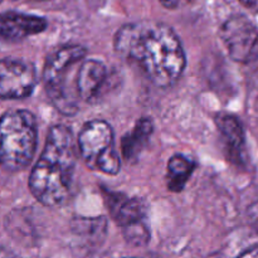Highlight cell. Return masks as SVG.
<instances>
[{
  "label": "cell",
  "instance_id": "6da1fadb",
  "mask_svg": "<svg viewBox=\"0 0 258 258\" xmlns=\"http://www.w3.org/2000/svg\"><path fill=\"white\" fill-rule=\"evenodd\" d=\"M113 44L117 54L156 87L173 86L185 70L180 39L165 23L143 20L123 25L116 33Z\"/></svg>",
  "mask_w": 258,
  "mask_h": 258
},
{
  "label": "cell",
  "instance_id": "7a4b0ae2",
  "mask_svg": "<svg viewBox=\"0 0 258 258\" xmlns=\"http://www.w3.org/2000/svg\"><path fill=\"white\" fill-rule=\"evenodd\" d=\"M76 168V150L72 131L64 125L49 130L39 160L33 166L29 189L45 207H57L70 197Z\"/></svg>",
  "mask_w": 258,
  "mask_h": 258
},
{
  "label": "cell",
  "instance_id": "3957f363",
  "mask_svg": "<svg viewBox=\"0 0 258 258\" xmlns=\"http://www.w3.org/2000/svg\"><path fill=\"white\" fill-rule=\"evenodd\" d=\"M87 50L81 45H67L48 57L43 70V82L53 105L63 115H75L78 110L77 87L70 83L73 68L85 59Z\"/></svg>",
  "mask_w": 258,
  "mask_h": 258
},
{
  "label": "cell",
  "instance_id": "277c9868",
  "mask_svg": "<svg viewBox=\"0 0 258 258\" xmlns=\"http://www.w3.org/2000/svg\"><path fill=\"white\" fill-rule=\"evenodd\" d=\"M3 168L19 171L27 168L37 149V121L25 110H12L3 115L2 125Z\"/></svg>",
  "mask_w": 258,
  "mask_h": 258
},
{
  "label": "cell",
  "instance_id": "5b68a950",
  "mask_svg": "<svg viewBox=\"0 0 258 258\" xmlns=\"http://www.w3.org/2000/svg\"><path fill=\"white\" fill-rule=\"evenodd\" d=\"M78 148L86 165L107 175L120 171L121 161L115 150L112 127L106 121L92 120L83 125L78 135Z\"/></svg>",
  "mask_w": 258,
  "mask_h": 258
},
{
  "label": "cell",
  "instance_id": "8992f818",
  "mask_svg": "<svg viewBox=\"0 0 258 258\" xmlns=\"http://www.w3.org/2000/svg\"><path fill=\"white\" fill-rule=\"evenodd\" d=\"M221 39L236 62L247 63L258 55V28L244 15H233L223 23Z\"/></svg>",
  "mask_w": 258,
  "mask_h": 258
},
{
  "label": "cell",
  "instance_id": "52a82bcc",
  "mask_svg": "<svg viewBox=\"0 0 258 258\" xmlns=\"http://www.w3.org/2000/svg\"><path fill=\"white\" fill-rule=\"evenodd\" d=\"M37 85V73L29 62L18 58H3L0 63V96L3 100L29 97Z\"/></svg>",
  "mask_w": 258,
  "mask_h": 258
},
{
  "label": "cell",
  "instance_id": "ba28073f",
  "mask_svg": "<svg viewBox=\"0 0 258 258\" xmlns=\"http://www.w3.org/2000/svg\"><path fill=\"white\" fill-rule=\"evenodd\" d=\"M47 28V20L37 15L23 13H3L0 22V34L4 40L15 42L29 35L38 34Z\"/></svg>",
  "mask_w": 258,
  "mask_h": 258
},
{
  "label": "cell",
  "instance_id": "9c48e42d",
  "mask_svg": "<svg viewBox=\"0 0 258 258\" xmlns=\"http://www.w3.org/2000/svg\"><path fill=\"white\" fill-rule=\"evenodd\" d=\"M107 80V70L102 62L96 59L83 60L78 67L77 92L80 100L91 102L98 97Z\"/></svg>",
  "mask_w": 258,
  "mask_h": 258
},
{
  "label": "cell",
  "instance_id": "30bf717a",
  "mask_svg": "<svg viewBox=\"0 0 258 258\" xmlns=\"http://www.w3.org/2000/svg\"><path fill=\"white\" fill-rule=\"evenodd\" d=\"M105 201L112 219L122 228L144 222L146 209L143 202L112 191L105 193Z\"/></svg>",
  "mask_w": 258,
  "mask_h": 258
},
{
  "label": "cell",
  "instance_id": "8fae6325",
  "mask_svg": "<svg viewBox=\"0 0 258 258\" xmlns=\"http://www.w3.org/2000/svg\"><path fill=\"white\" fill-rule=\"evenodd\" d=\"M217 126L229 158L236 163H242L244 151V134L239 121L232 115H221L217 118Z\"/></svg>",
  "mask_w": 258,
  "mask_h": 258
},
{
  "label": "cell",
  "instance_id": "7c38bea8",
  "mask_svg": "<svg viewBox=\"0 0 258 258\" xmlns=\"http://www.w3.org/2000/svg\"><path fill=\"white\" fill-rule=\"evenodd\" d=\"M153 134V122L150 118H141L138 121L134 130L123 138L122 153L127 161L138 158L139 154L149 141Z\"/></svg>",
  "mask_w": 258,
  "mask_h": 258
},
{
  "label": "cell",
  "instance_id": "4fadbf2b",
  "mask_svg": "<svg viewBox=\"0 0 258 258\" xmlns=\"http://www.w3.org/2000/svg\"><path fill=\"white\" fill-rule=\"evenodd\" d=\"M194 163L183 155H174L169 160L168 164V174H166V180L168 186L173 191H180L185 186L186 181L193 174Z\"/></svg>",
  "mask_w": 258,
  "mask_h": 258
},
{
  "label": "cell",
  "instance_id": "5bb4252c",
  "mask_svg": "<svg viewBox=\"0 0 258 258\" xmlns=\"http://www.w3.org/2000/svg\"><path fill=\"white\" fill-rule=\"evenodd\" d=\"M123 232H125V237L130 243L136 244V246H143L150 238V233H149L148 228L144 224V222H140V223L131 224V226L125 227L123 228Z\"/></svg>",
  "mask_w": 258,
  "mask_h": 258
},
{
  "label": "cell",
  "instance_id": "9a60e30c",
  "mask_svg": "<svg viewBox=\"0 0 258 258\" xmlns=\"http://www.w3.org/2000/svg\"><path fill=\"white\" fill-rule=\"evenodd\" d=\"M191 2H194V0H160L161 4L168 9H176V8L183 7V5L189 4Z\"/></svg>",
  "mask_w": 258,
  "mask_h": 258
},
{
  "label": "cell",
  "instance_id": "2e32d148",
  "mask_svg": "<svg viewBox=\"0 0 258 258\" xmlns=\"http://www.w3.org/2000/svg\"><path fill=\"white\" fill-rule=\"evenodd\" d=\"M237 258H258V244L257 246L251 247V248L246 249L244 252H242Z\"/></svg>",
  "mask_w": 258,
  "mask_h": 258
},
{
  "label": "cell",
  "instance_id": "e0dca14e",
  "mask_svg": "<svg viewBox=\"0 0 258 258\" xmlns=\"http://www.w3.org/2000/svg\"><path fill=\"white\" fill-rule=\"evenodd\" d=\"M248 9H258V0H239Z\"/></svg>",
  "mask_w": 258,
  "mask_h": 258
},
{
  "label": "cell",
  "instance_id": "ac0fdd59",
  "mask_svg": "<svg viewBox=\"0 0 258 258\" xmlns=\"http://www.w3.org/2000/svg\"><path fill=\"white\" fill-rule=\"evenodd\" d=\"M10 2H17V0H10Z\"/></svg>",
  "mask_w": 258,
  "mask_h": 258
}]
</instances>
